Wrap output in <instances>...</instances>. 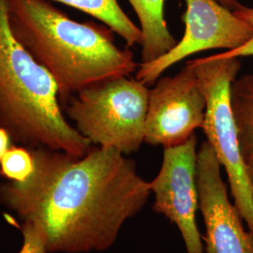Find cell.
I'll return each mask as SVG.
<instances>
[{
  "instance_id": "1",
  "label": "cell",
  "mask_w": 253,
  "mask_h": 253,
  "mask_svg": "<svg viewBox=\"0 0 253 253\" xmlns=\"http://www.w3.org/2000/svg\"><path fill=\"white\" fill-rule=\"evenodd\" d=\"M34 171L0 184V204L40 228L48 253L103 252L151 195L136 164L117 149L92 145L83 157L30 148Z\"/></svg>"
},
{
  "instance_id": "2",
  "label": "cell",
  "mask_w": 253,
  "mask_h": 253,
  "mask_svg": "<svg viewBox=\"0 0 253 253\" xmlns=\"http://www.w3.org/2000/svg\"><path fill=\"white\" fill-rule=\"evenodd\" d=\"M7 7L13 36L52 76L60 101L139 68L105 25L74 21L49 0H7Z\"/></svg>"
},
{
  "instance_id": "3",
  "label": "cell",
  "mask_w": 253,
  "mask_h": 253,
  "mask_svg": "<svg viewBox=\"0 0 253 253\" xmlns=\"http://www.w3.org/2000/svg\"><path fill=\"white\" fill-rule=\"evenodd\" d=\"M0 126L28 148L83 157L93 145L67 120L52 76L13 36L7 0H0Z\"/></svg>"
},
{
  "instance_id": "4",
  "label": "cell",
  "mask_w": 253,
  "mask_h": 253,
  "mask_svg": "<svg viewBox=\"0 0 253 253\" xmlns=\"http://www.w3.org/2000/svg\"><path fill=\"white\" fill-rule=\"evenodd\" d=\"M149 88L129 76L101 82L74 95L67 116L93 145L137 152L145 143Z\"/></svg>"
},
{
  "instance_id": "5",
  "label": "cell",
  "mask_w": 253,
  "mask_h": 253,
  "mask_svg": "<svg viewBox=\"0 0 253 253\" xmlns=\"http://www.w3.org/2000/svg\"><path fill=\"white\" fill-rule=\"evenodd\" d=\"M189 63L199 76L207 99L206 118L202 128L226 172L234 204L253 232V186L240 150L230 103L231 85L241 69V62L237 57L212 54L192 59Z\"/></svg>"
},
{
  "instance_id": "6",
  "label": "cell",
  "mask_w": 253,
  "mask_h": 253,
  "mask_svg": "<svg viewBox=\"0 0 253 253\" xmlns=\"http://www.w3.org/2000/svg\"><path fill=\"white\" fill-rule=\"evenodd\" d=\"M186 9L181 15L185 32L180 41L162 57L140 64L136 79L152 85L173 65L200 52L224 49L235 50L250 41L253 27L235 12L216 0H185Z\"/></svg>"
},
{
  "instance_id": "7",
  "label": "cell",
  "mask_w": 253,
  "mask_h": 253,
  "mask_svg": "<svg viewBox=\"0 0 253 253\" xmlns=\"http://www.w3.org/2000/svg\"><path fill=\"white\" fill-rule=\"evenodd\" d=\"M207 99L194 68L187 65L174 76L160 78L149 89L145 143L164 148L186 143L202 128Z\"/></svg>"
},
{
  "instance_id": "8",
  "label": "cell",
  "mask_w": 253,
  "mask_h": 253,
  "mask_svg": "<svg viewBox=\"0 0 253 253\" xmlns=\"http://www.w3.org/2000/svg\"><path fill=\"white\" fill-rule=\"evenodd\" d=\"M197 137L193 134L182 145L164 148L160 172L149 182L155 196L154 211L178 228L187 253H205L197 225Z\"/></svg>"
},
{
  "instance_id": "9",
  "label": "cell",
  "mask_w": 253,
  "mask_h": 253,
  "mask_svg": "<svg viewBox=\"0 0 253 253\" xmlns=\"http://www.w3.org/2000/svg\"><path fill=\"white\" fill-rule=\"evenodd\" d=\"M200 211L206 226V253H253V232L229 199L221 165L208 141L200 146L197 161Z\"/></svg>"
},
{
  "instance_id": "10",
  "label": "cell",
  "mask_w": 253,
  "mask_h": 253,
  "mask_svg": "<svg viewBox=\"0 0 253 253\" xmlns=\"http://www.w3.org/2000/svg\"><path fill=\"white\" fill-rule=\"evenodd\" d=\"M166 0H128L140 22L142 63H149L171 51L178 41L172 36L164 16Z\"/></svg>"
},
{
  "instance_id": "11",
  "label": "cell",
  "mask_w": 253,
  "mask_h": 253,
  "mask_svg": "<svg viewBox=\"0 0 253 253\" xmlns=\"http://www.w3.org/2000/svg\"><path fill=\"white\" fill-rule=\"evenodd\" d=\"M78 9L100 21L114 33L121 37L128 47L141 44L140 27L128 18L118 4V0H49Z\"/></svg>"
},
{
  "instance_id": "12",
  "label": "cell",
  "mask_w": 253,
  "mask_h": 253,
  "mask_svg": "<svg viewBox=\"0 0 253 253\" xmlns=\"http://www.w3.org/2000/svg\"><path fill=\"white\" fill-rule=\"evenodd\" d=\"M230 103L235 118L240 150L247 166L253 164V71L235 78Z\"/></svg>"
},
{
  "instance_id": "13",
  "label": "cell",
  "mask_w": 253,
  "mask_h": 253,
  "mask_svg": "<svg viewBox=\"0 0 253 253\" xmlns=\"http://www.w3.org/2000/svg\"><path fill=\"white\" fill-rule=\"evenodd\" d=\"M31 149L24 145H11L0 161V174L10 182L22 183L34 171Z\"/></svg>"
},
{
  "instance_id": "14",
  "label": "cell",
  "mask_w": 253,
  "mask_h": 253,
  "mask_svg": "<svg viewBox=\"0 0 253 253\" xmlns=\"http://www.w3.org/2000/svg\"><path fill=\"white\" fill-rule=\"evenodd\" d=\"M23 245L18 253H48L44 235L39 227L25 221L21 227Z\"/></svg>"
},
{
  "instance_id": "15",
  "label": "cell",
  "mask_w": 253,
  "mask_h": 253,
  "mask_svg": "<svg viewBox=\"0 0 253 253\" xmlns=\"http://www.w3.org/2000/svg\"><path fill=\"white\" fill-rule=\"evenodd\" d=\"M235 14L248 22L253 27V9L242 6L241 8L234 11ZM217 56L220 57H247V56H253V36L250 41H248L244 45L240 46L235 50L225 51L222 53L217 54Z\"/></svg>"
},
{
  "instance_id": "16",
  "label": "cell",
  "mask_w": 253,
  "mask_h": 253,
  "mask_svg": "<svg viewBox=\"0 0 253 253\" xmlns=\"http://www.w3.org/2000/svg\"><path fill=\"white\" fill-rule=\"evenodd\" d=\"M10 141L11 137L9 135V132L4 127L0 126V161L11 146Z\"/></svg>"
},
{
  "instance_id": "17",
  "label": "cell",
  "mask_w": 253,
  "mask_h": 253,
  "mask_svg": "<svg viewBox=\"0 0 253 253\" xmlns=\"http://www.w3.org/2000/svg\"><path fill=\"white\" fill-rule=\"evenodd\" d=\"M219 4H221L222 6L226 7L227 9H231L233 11H235L236 9L241 8L243 5L239 3L238 0H216Z\"/></svg>"
},
{
  "instance_id": "18",
  "label": "cell",
  "mask_w": 253,
  "mask_h": 253,
  "mask_svg": "<svg viewBox=\"0 0 253 253\" xmlns=\"http://www.w3.org/2000/svg\"><path fill=\"white\" fill-rule=\"evenodd\" d=\"M248 173H249V177H250V180H251L253 189V164L248 166Z\"/></svg>"
}]
</instances>
